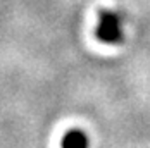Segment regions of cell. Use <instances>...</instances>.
<instances>
[{
  "label": "cell",
  "mask_w": 150,
  "mask_h": 148,
  "mask_svg": "<svg viewBox=\"0 0 150 148\" xmlns=\"http://www.w3.org/2000/svg\"><path fill=\"white\" fill-rule=\"evenodd\" d=\"M62 148H88V136L81 129H69L64 134L62 141H60Z\"/></svg>",
  "instance_id": "7a4b0ae2"
},
{
  "label": "cell",
  "mask_w": 150,
  "mask_h": 148,
  "mask_svg": "<svg viewBox=\"0 0 150 148\" xmlns=\"http://www.w3.org/2000/svg\"><path fill=\"white\" fill-rule=\"evenodd\" d=\"M95 36L98 42L109 45L122 42V17L119 12L110 11V9H102L98 12Z\"/></svg>",
  "instance_id": "6da1fadb"
}]
</instances>
